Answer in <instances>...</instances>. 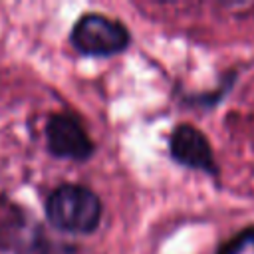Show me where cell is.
<instances>
[{
    "instance_id": "4",
    "label": "cell",
    "mask_w": 254,
    "mask_h": 254,
    "mask_svg": "<svg viewBox=\"0 0 254 254\" xmlns=\"http://www.w3.org/2000/svg\"><path fill=\"white\" fill-rule=\"evenodd\" d=\"M169 151L177 163L189 169L204 171L212 177L218 173L208 139L204 137V133L189 123H181L173 129L169 137Z\"/></svg>"
},
{
    "instance_id": "1",
    "label": "cell",
    "mask_w": 254,
    "mask_h": 254,
    "mask_svg": "<svg viewBox=\"0 0 254 254\" xmlns=\"http://www.w3.org/2000/svg\"><path fill=\"white\" fill-rule=\"evenodd\" d=\"M101 200L99 196L81 185H62L58 187L46 202V214L50 222L71 234H89L99 226L101 220Z\"/></svg>"
},
{
    "instance_id": "5",
    "label": "cell",
    "mask_w": 254,
    "mask_h": 254,
    "mask_svg": "<svg viewBox=\"0 0 254 254\" xmlns=\"http://www.w3.org/2000/svg\"><path fill=\"white\" fill-rule=\"evenodd\" d=\"M34 240L28 234L26 212L0 192V250L24 252Z\"/></svg>"
},
{
    "instance_id": "3",
    "label": "cell",
    "mask_w": 254,
    "mask_h": 254,
    "mask_svg": "<svg viewBox=\"0 0 254 254\" xmlns=\"http://www.w3.org/2000/svg\"><path fill=\"white\" fill-rule=\"evenodd\" d=\"M48 149L52 155L60 159L85 161L93 153V143L85 133L83 125L67 113L52 115L46 125Z\"/></svg>"
},
{
    "instance_id": "2",
    "label": "cell",
    "mask_w": 254,
    "mask_h": 254,
    "mask_svg": "<svg viewBox=\"0 0 254 254\" xmlns=\"http://www.w3.org/2000/svg\"><path fill=\"white\" fill-rule=\"evenodd\" d=\"M69 40L79 54L105 58L123 52L131 38L121 22L103 14L89 12L73 24Z\"/></svg>"
},
{
    "instance_id": "6",
    "label": "cell",
    "mask_w": 254,
    "mask_h": 254,
    "mask_svg": "<svg viewBox=\"0 0 254 254\" xmlns=\"http://www.w3.org/2000/svg\"><path fill=\"white\" fill-rule=\"evenodd\" d=\"M218 254H254V226L242 230L238 236L228 240Z\"/></svg>"
}]
</instances>
